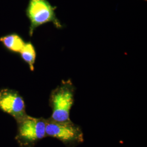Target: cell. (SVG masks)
Masks as SVG:
<instances>
[{
	"label": "cell",
	"instance_id": "6da1fadb",
	"mask_svg": "<svg viewBox=\"0 0 147 147\" xmlns=\"http://www.w3.org/2000/svg\"><path fill=\"white\" fill-rule=\"evenodd\" d=\"M75 87L70 80H63L60 85L52 90L49 105L52 109L50 118L59 122L71 121L70 113L74 102Z\"/></svg>",
	"mask_w": 147,
	"mask_h": 147
},
{
	"label": "cell",
	"instance_id": "7a4b0ae2",
	"mask_svg": "<svg viewBox=\"0 0 147 147\" xmlns=\"http://www.w3.org/2000/svg\"><path fill=\"white\" fill-rule=\"evenodd\" d=\"M16 140L20 147H34L47 137L46 119L36 118L27 114L18 121Z\"/></svg>",
	"mask_w": 147,
	"mask_h": 147
},
{
	"label": "cell",
	"instance_id": "3957f363",
	"mask_svg": "<svg viewBox=\"0 0 147 147\" xmlns=\"http://www.w3.org/2000/svg\"><path fill=\"white\" fill-rule=\"evenodd\" d=\"M46 135L61 141L68 147H74L84 142V133L80 126L72 121L59 122L46 119Z\"/></svg>",
	"mask_w": 147,
	"mask_h": 147
},
{
	"label": "cell",
	"instance_id": "277c9868",
	"mask_svg": "<svg viewBox=\"0 0 147 147\" xmlns=\"http://www.w3.org/2000/svg\"><path fill=\"white\" fill-rule=\"evenodd\" d=\"M55 9L56 7H53L47 0H29L26 11L30 21V37L37 27L47 22H53L57 28L62 27L56 16Z\"/></svg>",
	"mask_w": 147,
	"mask_h": 147
},
{
	"label": "cell",
	"instance_id": "5b68a950",
	"mask_svg": "<svg viewBox=\"0 0 147 147\" xmlns=\"http://www.w3.org/2000/svg\"><path fill=\"white\" fill-rule=\"evenodd\" d=\"M0 110L18 121L27 115L26 106L19 93L13 89L0 90Z\"/></svg>",
	"mask_w": 147,
	"mask_h": 147
},
{
	"label": "cell",
	"instance_id": "8992f818",
	"mask_svg": "<svg viewBox=\"0 0 147 147\" xmlns=\"http://www.w3.org/2000/svg\"><path fill=\"white\" fill-rule=\"evenodd\" d=\"M0 42L7 49L15 53H20L26 43L20 36L16 33L0 37Z\"/></svg>",
	"mask_w": 147,
	"mask_h": 147
},
{
	"label": "cell",
	"instance_id": "52a82bcc",
	"mask_svg": "<svg viewBox=\"0 0 147 147\" xmlns=\"http://www.w3.org/2000/svg\"><path fill=\"white\" fill-rule=\"evenodd\" d=\"M19 53L22 59L27 63L30 69L33 71L36 58V52L31 42H26Z\"/></svg>",
	"mask_w": 147,
	"mask_h": 147
}]
</instances>
